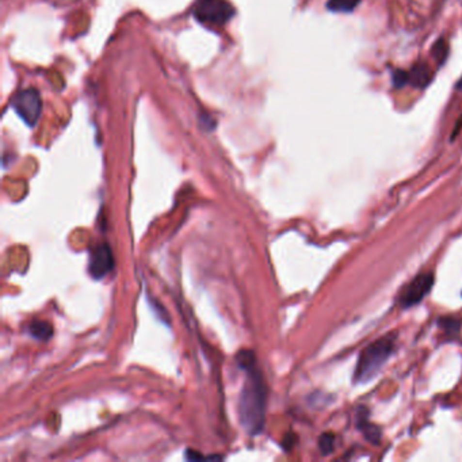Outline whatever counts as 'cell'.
Wrapping results in <instances>:
<instances>
[{"label": "cell", "mask_w": 462, "mask_h": 462, "mask_svg": "<svg viewBox=\"0 0 462 462\" xmlns=\"http://www.w3.org/2000/svg\"><path fill=\"white\" fill-rule=\"evenodd\" d=\"M240 369L245 371V382L240 393L239 417L248 434L257 435L262 432L267 403V388L263 376L256 366V359L251 351H240L238 354Z\"/></svg>", "instance_id": "cell-1"}, {"label": "cell", "mask_w": 462, "mask_h": 462, "mask_svg": "<svg viewBox=\"0 0 462 462\" xmlns=\"http://www.w3.org/2000/svg\"><path fill=\"white\" fill-rule=\"evenodd\" d=\"M397 334L390 332L367 344L359 354L357 366L352 374L355 383H366L378 376L385 363L396 350Z\"/></svg>", "instance_id": "cell-2"}, {"label": "cell", "mask_w": 462, "mask_h": 462, "mask_svg": "<svg viewBox=\"0 0 462 462\" xmlns=\"http://www.w3.org/2000/svg\"><path fill=\"white\" fill-rule=\"evenodd\" d=\"M194 18L207 26H224L236 15V10L226 0H198Z\"/></svg>", "instance_id": "cell-3"}, {"label": "cell", "mask_w": 462, "mask_h": 462, "mask_svg": "<svg viewBox=\"0 0 462 462\" xmlns=\"http://www.w3.org/2000/svg\"><path fill=\"white\" fill-rule=\"evenodd\" d=\"M11 107L27 126L37 125L42 112V100L40 93L34 88L20 90L11 99Z\"/></svg>", "instance_id": "cell-4"}, {"label": "cell", "mask_w": 462, "mask_h": 462, "mask_svg": "<svg viewBox=\"0 0 462 462\" xmlns=\"http://www.w3.org/2000/svg\"><path fill=\"white\" fill-rule=\"evenodd\" d=\"M434 274L432 272H422L417 274L410 284H407L400 291L397 303L403 309H410L415 305L420 304L423 298L429 294L434 286Z\"/></svg>", "instance_id": "cell-5"}, {"label": "cell", "mask_w": 462, "mask_h": 462, "mask_svg": "<svg viewBox=\"0 0 462 462\" xmlns=\"http://www.w3.org/2000/svg\"><path fill=\"white\" fill-rule=\"evenodd\" d=\"M114 267V256L109 244L96 245L90 254L88 262V272L95 279H102L106 277Z\"/></svg>", "instance_id": "cell-6"}, {"label": "cell", "mask_w": 462, "mask_h": 462, "mask_svg": "<svg viewBox=\"0 0 462 462\" xmlns=\"http://www.w3.org/2000/svg\"><path fill=\"white\" fill-rule=\"evenodd\" d=\"M357 426L358 429L362 431V434L369 442L376 443V445L380 443L381 436H382V432H381V430L378 429L376 424L369 422V412H367V410H366L365 407H361L359 411H358Z\"/></svg>", "instance_id": "cell-7"}, {"label": "cell", "mask_w": 462, "mask_h": 462, "mask_svg": "<svg viewBox=\"0 0 462 462\" xmlns=\"http://www.w3.org/2000/svg\"><path fill=\"white\" fill-rule=\"evenodd\" d=\"M432 79V72L426 64H417L408 72V83L417 88L427 87Z\"/></svg>", "instance_id": "cell-8"}, {"label": "cell", "mask_w": 462, "mask_h": 462, "mask_svg": "<svg viewBox=\"0 0 462 462\" xmlns=\"http://www.w3.org/2000/svg\"><path fill=\"white\" fill-rule=\"evenodd\" d=\"M27 331L34 339H37L40 342H47L53 336L52 324L48 323V321H41V320L32 321Z\"/></svg>", "instance_id": "cell-9"}, {"label": "cell", "mask_w": 462, "mask_h": 462, "mask_svg": "<svg viewBox=\"0 0 462 462\" xmlns=\"http://www.w3.org/2000/svg\"><path fill=\"white\" fill-rule=\"evenodd\" d=\"M361 0H328L327 7L334 13H350L359 4Z\"/></svg>", "instance_id": "cell-10"}, {"label": "cell", "mask_w": 462, "mask_h": 462, "mask_svg": "<svg viewBox=\"0 0 462 462\" xmlns=\"http://www.w3.org/2000/svg\"><path fill=\"white\" fill-rule=\"evenodd\" d=\"M319 449L323 456H330L335 449V435L332 432H324L319 438Z\"/></svg>", "instance_id": "cell-11"}, {"label": "cell", "mask_w": 462, "mask_h": 462, "mask_svg": "<svg viewBox=\"0 0 462 462\" xmlns=\"http://www.w3.org/2000/svg\"><path fill=\"white\" fill-rule=\"evenodd\" d=\"M438 325H441V328L447 335H458L460 334V327H461L460 320H456L453 317H442V319H439Z\"/></svg>", "instance_id": "cell-12"}, {"label": "cell", "mask_w": 462, "mask_h": 462, "mask_svg": "<svg viewBox=\"0 0 462 462\" xmlns=\"http://www.w3.org/2000/svg\"><path fill=\"white\" fill-rule=\"evenodd\" d=\"M447 52H449V48H447L446 42L443 40L438 41L434 45V48H432V54H434V57H435L438 63H443L446 60Z\"/></svg>", "instance_id": "cell-13"}, {"label": "cell", "mask_w": 462, "mask_h": 462, "mask_svg": "<svg viewBox=\"0 0 462 462\" xmlns=\"http://www.w3.org/2000/svg\"><path fill=\"white\" fill-rule=\"evenodd\" d=\"M392 81H393V86L396 88L405 86L408 83V72H405L403 69H396L392 75Z\"/></svg>", "instance_id": "cell-14"}, {"label": "cell", "mask_w": 462, "mask_h": 462, "mask_svg": "<svg viewBox=\"0 0 462 462\" xmlns=\"http://www.w3.org/2000/svg\"><path fill=\"white\" fill-rule=\"evenodd\" d=\"M207 458L220 460V457L218 456L205 457V456H201V454H198V453H197V451H194V450H187V451H186V460H189V461H194V460H207Z\"/></svg>", "instance_id": "cell-15"}, {"label": "cell", "mask_w": 462, "mask_h": 462, "mask_svg": "<svg viewBox=\"0 0 462 462\" xmlns=\"http://www.w3.org/2000/svg\"><path fill=\"white\" fill-rule=\"evenodd\" d=\"M457 88H458V90H462V79L458 81V84H457Z\"/></svg>", "instance_id": "cell-16"}]
</instances>
